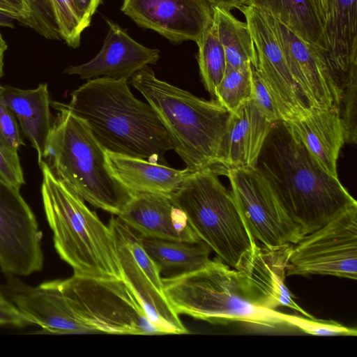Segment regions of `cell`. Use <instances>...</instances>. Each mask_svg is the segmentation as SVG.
<instances>
[{"instance_id":"cell-27","label":"cell","mask_w":357,"mask_h":357,"mask_svg":"<svg viewBox=\"0 0 357 357\" xmlns=\"http://www.w3.org/2000/svg\"><path fill=\"white\" fill-rule=\"evenodd\" d=\"M214 23L224 48L227 67L257 66V55L247 22L236 18L225 8L214 6Z\"/></svg>"},{"instance_id":"cell-42","label":"cell","mask_w":357,"mask_h":357,"mask_svg":"<svg viewBox=\"0 0 357 357\" xmlns=\"http://www.w3.org/2000/svg\"><path fill=\"white\" fill-rule=\"evenodd\" d=\"M312 1L313 2L314 5L315 6V7L318 11V13H319L320 17L321 18V20L324 22V24L325 7H326L325 0H312Z\"/></svg>"},{"instance_id":"cell-22","label":"cell","mask_w":357,"mask_h":357,"mask_svg":"<svg viewBox=\"0 0 357 357\" xmlns=\"http://www.w3.org/2000/svg\"><path fill=\"white\" fill-rule=\"evenodd\" d=\"M319 165L337 177V161L345 143L343 124L337 109H315L285 121Z\"/></svg>"},{"instance_id":"cell-26","label":"cell","mask_w":357,"mask_h":357,"mask_svg":"<svg viewBox=\"0 0 357 357\" xmlns=\"http://www.w3.org/2000/svg\"><path fill=\"white\" fill-rule=\"evenodd\" d=\"M140 240L146 253L160 271L172 268L194 271L210 261L211 248L203 241L187 242L142 236Z\"/></svg>"},{"instance_id":"cell-14","label":"cell","mask_w":357,"mask_h":357,"mask_svg":"<svg viewBox=\"0 0 357 357\" xmlns=\"http://www.w3.org/2000/svg\"><path fill=\"white\" fill-rule=\"evenodd\" d=\"M357 0H325V22L315 53L334 90L338 107L343 89L357 80Z\"/></svg>"},{"instance_id":"cell-3","label":"cell","mask_w":357,"mask_h":357,"mask_svg":"<svg viewBox=\"0 0 357 357\" xmlns=\"http://www.w3.org/2000/svg\"><path fill=\"white\" fill-rule=\"evenodd\" d=\"M130 84L155 112L188 172L218 165L230 112L215 99L198 98L158 79L149 66Z\"/></svg>"},{"instance_id":"cell-5","label":"cell","mask_w":357,"mask_h":357,"mask_svg":"<svg viewBox=\"0 0 357 357\" xmlns=\"http://www.w3.org/2000/svg\"><path fill=\"white\" fill-rule=\"evenodd\" d=\"M50 105L59 112L48 138L46 162L84 201L118 215L133 195L112 173L105 150L87 125L66 104Z\"/></svg>"},{"instance_id":"cell-13","label":"cell","mask_w":357,"mask_h":357,"mask_svg":"<svg viewBox=\"0 0 357 357\" xmlns=\"http://www.w3.org/2000/svg\"><path fill=\"white\" fill-rule=\"evenodd\" d=\"M238 9L244 15L252 36L257 55L256 69L269 89L283 121L307 113L311 108L290 73L270 24L253 6Z\"/></svg>"},{"instance_id":"cell-17","label":"cell","mask_w":357,"mask_h":357,"mask_svg":"<svg viewBox=\"0 0 357 357\" xmlns=\"http://www.w3.org/2000/svg\"><path fill=\"white\" fill-rule=\"evenodd\" d=\"M5 293L31 324L53 334L96 333L74 311L58 280L30 286L15 275H6Z\"/></svg>"},{"instance_id":"cell-44","label":"cell","mask_w":357,"mask_h":357,"mask_svg":"<svg viewBox=\"0 0 357 357\" xmlns=\"http://www.w3.org/2000/svg\"><path fill=\"white\" fill-rule=\"evenodd\" d=\"M10 2H11L12 3H13L14 5L17 6L22 11V13H23V15H24V22H23V24H24V21H25V17H24V12H23V8H22V0H8Z\"/></svg>"},{"instance_id":"cell-20","label":"cell","mask_w":357,"mask_h":357,"mask_svg":"<svg viewBox=\"0 0 357 357\" xmlns=\"http://www.w3.org/2000/svg\"><path fill=\"white\" fill-rule=\"evenodd\" d=\"M116 216L142 236L187 242L201 241L184 212L169 197L133 195Z\"/></svg>"},{"instance_id":"cell-23","label":"cell","mask_w":357,"mask_h":357,"mask_svg":"<svg viewBox=\"0 0 357 357\" xmlns=\"http://www.w3.org/2000/svg\"><path fill=\"white\" fill-rule=\"evenodd\" d=\"M106 151L109 169L132 195L155 194L172 197L189 173L144 159Z\"/></svg>"},{"instance_id":"cell-7","label":"cell","mask_w":357,"mask_h":357,"mask_svg":"<svg viewBox=\"0 0 357 357\" xmlns=\"http://www.w3.org/2000/svg\"><path fill=\"white\" fill-rule=\"evenodd\" d=\"M171 199L198 237L236 269L256 240L218 174L212 168L189 172Z\"/></svg>"},{"instance_id":"cell-37","label":"cell","mask_w":357,"mask_h":357,"mask_svg":"<svg viewBox=\"0 0 357 357\" xmlns=\"http://www.w3.org/2000/svg\"><path fill=\"white\" fill-rule=\"evenodd\" d=\"M83 31L89 26L91 19L102 0H73Z\"/></svg>"},{"instance_id":"cell-39","label":"cell","mask_w":357,"mask_h":357,"mask_svg":"<svg viewBox=\"0 0 357 357\" xmlns=\"http://www.w3.org/2000/svg\"><path fill=\"white\" fill-rule=\"evenodd\" d=\"M213 6L220 7L227 10L238 9L242 6L243 0H209Z\"/></svg>"},{"instance_id":"cell-10","label":"cell","mask_w":357,"mask_h":357,"mask_svg":"<svg viewBox=\"0 0 357 357\" xmlns=\"http://www.w3.org/2000/svg\"><path fill=\"white\" fill-rule=\"evenodd\" d=\"M108 226L122 278L137 296L150 321L165 334L189 333L165 295L161 271L143 248L140 235L118 217H112Z\"/></svg>"},{"instance_id":"cell-34","label":"cell","mask_w":357,"mask_h":357,"mask_svg":"<svg viewBox=\"0 0 357 357\" xmlns=\"http://www.w3.org/2000/svg\"><path fill=\"white\" fill-rule=\"evenodd\" d=\"M23 144L15 114L0 98V145L17 153Z\"/></svg>"},{"instance_id":"cell-1","label":"cell","mask_w":357,"mask_h":357,"mask_svg":"<svg viewBox=\"0 0 357 357\" xmlns=\"http://www.w3.org/2000/svg\"><path fill=\"white\" fill-rule=\"evenodd\" d=\"M255 168L303 236L357 204L338 177L319 165L284 121L272 123Z\"/></svg>"},{"instance_id":"cell-16","label":"cell","mask_w":357,"mask_h":357,"mask_svg":"<svg viewBox=\"0 0 357 357\" xmlns=\"http://www.w3.org/2000/svg\"><path fill=\"white\" fill-rule=\"evenodd\" d=\"M292 248V244L267 246L256 241L236 270L248 296L256 305L268 310L285 306L312 318L296 303L284 284Z\"/></svg>"},{"instance_id":"cell-29","label":"cell","mask_w":357,"mask_h":357,"mask_svg":"<svg viewBox=\"0 0 357 357\" xmlns=\"http://www.w3.org/2000/svg\"><path fill=\"white\" fill-rule=\"evenodd\" d=\"M252 65L226 68L214 99L231 113L252 99Z\"/></svg>"},{"instance_id":"cell-24","label":"cell","mask_w":357,"mask_h":357,"mask_svg":"<svg viewBox=\"0 0 357 357\" xmlns=\"http://www.w3.org/2000/svg\"><path fill=\"white\" fill-rule=\"evenodd\" d=\"M0 98L18 119L24 135L38 153L40 163L45 159L53 123L47 84L27 90L0 85Z\"/></svg>"},{"instance_id":"cell-35","label":"cell","mask_w":357,"mask_h":357,"mask_svg":"<svg viewBox=\"0 0 357 357\" xmlns=\"http://www.w3.org/2000/svg\"><path fill=\"white\" fill-rule=\"evenodd\" d=\"M0 176L18 188L25 183L18 153L10 151L1 145Z\"/></svg>"},{"instance_id":"cell-32","label":"cell","mask_w":357,"mask_h":357,"mask_svg":"<svg viewBox=\"0 0 357 357\" xmlns=\"http://www.w3.org/2000/svg\"><path fill=\"white\" fill-rule=\"evenodd\" d=\"M357 80L349 84L341 94L337 110L345 134V143H356Z\"/></svg>"},{"instance_id":"cell-15","label":"cell","mask_w":357,"mask_h":357,"mask_svg":"<svg viewBox=\"0 0 357 357\" xmlns=\"http://www.w3.org/2000/svg\"><path fill=\"white\" fill-rule=\"evenodd\" d=\"M121 10L138 26L174 43H197L214 20L209 0H123Z\"/></svg>"},{"instance_id":"cell-9","label":"cell","mask_w":357,"mask_h":357,"mask_svg":"<svg viewBox=\"0 0 357 357\" xmlns=\"http://www.w3.org/2000/svg\"><path fill=\"white\" fill-rule=\"evenodd\" d=\"M293 246L286 275L357 278V204Z\"/></svg>"},{"instance_id":"cell-4","label":"cell","mask_w":357,"mask_h":357,"mask_svg":"<svg viewBox=\"0 0 357 357\" xmlns=\"http://www.w3.org/2000/svg\"><path fill=\"white\" fill-rule=\"evenodd\" d=\"M39 164L41 195L56 252L74 273L94 278H121L115 241L84 200L59 179L49 165Z\"/></svg>"},{"instance_id":"cell-19","label":"cell","mask_w":357,"mask_h":357,"mask_svg":"<svg viewBox=\"0 0 357 357\" xmlns=\"http://www.w3.org/2000/svg\"><path fill=\"white\" fill-rule=\"evenodd\" d=\"M106 21L109 29L99 52L86 63L68 66L65 73L87 80L97 77L128 79L144 66L157 63L158 49L139 43L117 24Z\"/></svg>"},{"instance_id":"cell-18","label":"cell","mask_w":357,"mask_h":357,"mask_svg":"<svg viewBox=\"0 0 357 357\" xmlns=\"http://www.w3.org/2000/svg\"><path fill=\"white\" fill-rule=\"evenodd\" d=\"M259 10L272 27L290 73L310 107L337 109L334 90L313 47L273 15Z\"/></svg>"},{"instance_id":"cell-41","label":"cell","mask_w":357,"mask_h":357,"mask_svg":"<svg viewBox=\"0 0 357 357\" xmlns=\"http://www.w3.org/2000/svg\"><path fill=\"white\" fill-rule=\"evenodd\" d=\"M14 17L10 16L6 13L0 12V26L13 28V20Z\"/></svg>"},{"instance_id":"cell-21","label":"cell","mask_w":357,"mask_h":357,"mask_svg":"<svg viewBox=\"0 0 357 357\" xmlns=\"http://www.w3.org/2000/svg\"><path fill=\"white\" fill-rule=\"evenodd\" d=\"M272 123L261 114L252 99L231 113L218 165L212 168L215 172L255 168Z\"/></svg>"},{"instance_id":"cell-38","label":"cell","mask_w":357,"mask_h":357,"mask_svg":"<svg viewBox=\"0 0 357 357\" xmlns=\"http://www.w3.org/2000/svg\"><path fill=\"white\" fill-rule=\"evenodd\" d=\"M0 12L12 16L23 24L24 15L21 10L8 0H0Z\"/></svg>"},{"instance_id":"cell-33","label":"cell","mask_w":357,"mask_h":357,"mask_svg":"<svg viewBox=\"0 0 357 357\" xmlns=\"http://www.w3.org/2000/svg\"><path fill=\"white\" fill-rule=\"evenodd\" d=\"M252 100L269 122L283 121L273 96L258 70L252 66Z\"/></svg>"},{"instance_id":"cell-30","label":"cell","mask_w":357,"mask_h":357,"mask_svg":"<svg viewBox=\"0 0 357 357\" xmlns=\"http://www.w3.org/2000/svg\"><path fill=\"white\" fill-rule=\"evenodd\" d=\"M57 24L61 39L68 45L79 46L83 29L73 0H47Z\"/></svg>"},{"instance_id":"cell-28","label":"cell","mask_w":357,"mask_h":357,"mask_svg":"<svg viewBox=\"0 0 357 357\" xmlns=\"http://www.w3.org/2000/svg\"><path fill=\"white\" fill-rule=\"evenodd\" d=\"M197 45L200 76L206 89L214 99L227 68L225 50L218 38L214 20Z\"/></svg>"},{"instance_id":"cell-25","label":"cell","mask_w":357,"mask_h":357,"mask_svg":"<svg viewBox=\"0 0 357 357\" xmlns=\"http://www.w3.org/2000/svg\"><path fill=\"white\" fill-rule=\"evenodd\" d=\"M242 6L266 11L311 45L315 53L319 50L324 22L312 0H243Z\"/></svg>"},{"instance_id":"cell-8","label":"cell","mask_w":357,"mask_h":357,"mask_svg":"<svg viewBox=\"0 0 357 357\" xmlns=\"http://www.w3.org/2000/svg\"><path fill=\"white\" fill-rule=\"evenodd\" d=\"M58 282L74 311L96 333L165 334L150 321L137 296L122 278L74 273Z\"/></svg>"},{"instance_id":"cell-6","label":"cell","mask_w":357,"mask_h":357,"mask_svg":"<svg viewBox=\"0 0 357 357\" xmlns=\"http://www.w3.org/2000/svg\"><path fill=\"white\" fill-rule=\"evenodd\" d=\"M174 311L213 324L287 326L284 313L260 307L248 296L238 271L216 257L202 268L162 278Z\"/></svg>"},{"instance_id":"cell-11","label":"cell","mask_w":357,"mask_h":357,"mask_svg":"<svg viewBox=\"0 0 357 357\" xmlns=\"http://www.w3.org/2000/svg\"><path fill=\"white\" fill-rule=\"evenodd\" d=\"M230 182L231 192L250 233L267 246L296 244L303 235L277 198L269 183L255 168L222 170Z\"/></svg>"},{"instance_id":"cell-36","label":"cell","mask_w":357,"mask_h":357,"mask_svg":"<svg viewBox=\"0 0 357 357\" xmlns=\"http://www.w3.org/2000/svg\"><path fill=\"white\" fill-rule=\"evenodd\" d=\"M31 323L10 302L0 303V326L25 327Z\"/></svg>"},{"instance_id":"cell-12","label":"cell","mask_w":357,"mask_h":357,"mask_svg":"<svg viewBox=\"0 0 357 357\" xmlns=\"http://www.w3.org/2000/svg\"><path fill=\"white\" fill-rule=\"evenodd\" d=\"M42 232L16 188L0 176V268L6 275L27 276L43 266Z\"/></svg>"},{"instance_id":"cell-31","label":"cell","mask_w":357,"mask_h":357,"mask_svg":"<svg viewBox=\"0 0 357 357\" xmlns=\"http://www.w3.org/2000/svg\"><path fill=\"white\" fill-rule=\"evenodd\" d=\"M287 326L299 328L303 332L320 336H356V328L344 326L332 320L318 319L293 314H284Z\"/></svg>"},{"instance_id":"cell-2","label":"cell","mask_w":357,"mask_h":357,"mask_svg":"<svg viewBox=\"0 0 357 357\" xmlns=\"http://www.w3.org/2000/svg\"><path fill=\"white\" fill-rule=\"evenodd\" d=\"M66 105L105 151L167 165L172 140L151 105L132 94L128 79H88Z\"/></svg>"},{"instance_id":"cell-43","label":"cell","mask_w":357,"mask_h":357,"mask_svg":"<svg viewBox=\"0 0 357 357\" xmlns=\"http://www.w3.org/2000/svg\"><path fill=\"white\" fill-rule=\"evenodd\" d=\"M10 301L7 298V296L5 293V290L0 285V303H7Z\"/></svg>"},{"instance_id":"cell-40","label":"cell","mask_w":357,"mask_h":357,"mask_svg":"<svg viewBox=\"0 0 357 357\" xmlns=\"http://www.w3.org/2000/svg\"><path fill=\"white\" fill-rule=\"evenodd\" d=\"M8 45L0 33V78L3 75V59Z\"/></svg>"}]
</instances>
